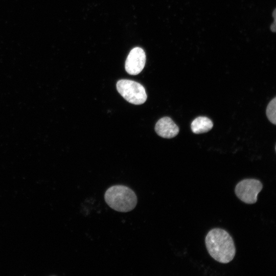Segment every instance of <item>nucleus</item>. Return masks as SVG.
Listing matches in <instances>:
<instances>
[{
  "instance_id": "1",
  "label": "nucleus",
  "mask_w": 276,
  "mask_h": 276,
  "mask_svg": "<svg viewBox=\"0 0 276 276\" xmlns=\"http://www.w3.org/2000/svg\"><path fill=\"white\" fill-rule=\"evenodd\" d=\"M205 243L210 255L219 263H228L235 256L234 240L223 229L215 228L210 230L205 237Z\"/></svg>"
},
{
  "instance_id": "2",
  "label": "nucleus",
  "mask_w": 276,
  "mask_h": 276,
  "mask_svg": "<svg viewBox=\"0 0 276 276\" xmlns=\"http://www.w3.org/2000/svg\"><path fill=\"white\" fill-rule=\"evenodd\" d=\"M104 198L107 204L115 211L128 212L137 203V197L130 188L123 185H114L105 192Z\"/></svg>"
},
{
  "instance_id": "3",
  "label": "nucleus",
  "mask_w": 276,
  "mask_h": 276,
  "mask_svg": "<svg viewBox=\"0 0 276 276\" xmlns=\"http://www.w3.org/2000/svg\"><path fill=\"white\" fill-rule=\"evenodd\" d=\"M119 94L128 102L134 104H143L147 100L144 87L140 83L128 79L119 80L116 84Z\"/></svg>"
},
{
  "instance_id": "4",
  "label": "nucleus",
  "mask_w": 276,
  "mask_h": 276,
  "mask_svg": "<svg viewBox=\"0 0 276 276\" xmlns=\"http://www.w3.org/2000/svg\"><path fill=\"white\" fill-rule=\"evenodd\" d=\"M263 188V184L258 179H244L235 187V192L237 197L247 204H254L257 201V196Z\"/></svg>"
},
{
  "instance_id": "5",
  "label": "nucleus",
  "mask_w": 276,
  "mask_h": 276,
  "mask_svg": "<svg viewBox=\"0 0 276 276\" xmlns=\"http://www.w3.org/2000/svg\"><path fill=\"white\" fill-rule=\"evenodd\" d=\"M146 62V55L144 50L139 47L132 49L125 62V70L130 75H136L144 68Z\"/></svg>"
},
{
  "instance_id": "6",
  "label": "nucleus",
  "mask_w": 276,
  "mask_h": 276,
  "mask_svg": "<svg viewBox=\"0 0 276 276\" xmlns=\"http://www.w3.org/2000/svg\"><path fill=\"white\" fill-rule=\"evenodd\" d=\"M155 130L159 136L163 138L171 139L178 134L179 129L171 118L165 117L157 122Z\"/></svg>"
},
{
  "instance_id": "7",
  "label": "nucleus",
  "mask_w": 276,
  "mask_h": 276,
  "mask_svg": "<svg viewBox=\"0 0 276 276\" xmlns=\"http://www.w3.org/2000/svg\"><path fill=\"white\" fill-rule=\"evenodd\" d=\"M213 127V122L206 117H197L191 124V130L195 134L206 132L211 130Z\"/></svg>"
},
{
  "instance_id": "8",
  "label": "nucleus",
  "mask_w": 276,
  "mask_h": 276,
  "mask_svg": "<svg viewBox=\"0 0 276 276\" xmlns=\"http://www.w3.org/2000/svg\"><path fill=\"white\" fill-rule=\"evenodd\" d=\"M266 113L269 121L274 125L276 124V98L274 97L268 103Z\"/></svg>"
},
{
  "instance_id": "9",
  "label": "nucleus",
  "mask_w": 276,
  "mask_h": 276,
  "mask_svg": "<svg viewBox=\"0 0 276 276\" xmlns=\"http://www.w3.org/2000/svg\"><path fill=\"white\" fill-rule=\"evenodd\" d=\"M275 11H276V10L275 9L272 13V16L274 17V22H273V24H272L270 26V29L271 31L273 32H275V15H276Z\"/></svg>"
}]
</instances>
